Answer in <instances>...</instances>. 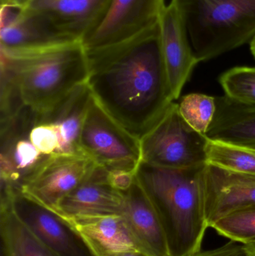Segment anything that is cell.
Listing matches in <instances>:
<instances>
[{
  "label": "cell",
  "mask_w": 255,
  "mask_h": 256,
  "mask_svg": "<svg viewBox=\"0 0 255 256\" xmlns=\"http://www.w3.org/2000/svg\"><path fill=\"white\" fill-rule=\"evenodd\" d=\"M87 85L100 106L139 140L174 102L160 22L118 44L87 51Z\"/></svg>",
  "instance_id": "1"
},
{
  "label": "cell",
  "mask_w": 255,
  "mask_h": 256,
  "mask_svg": "<svg viewBox=\"0 0 255 256\" xmlns=\"http://www.w3.org/2000/svg\"><path fill=\"white\" fill-rule=\"evenodd\" d=\"M155 166L142 162L136 178L154 206L171 256L201 251L208 227L205 208L204 170Z\"/></svg>",
  "instance_id": "2"
},
{
  "label": "cell",
  "mask_w": 255,
  "mask_h": 256,
  "mask_svg": "<svg viewBox=\"0 0 255 256\" xmlns=\"http://www.w3.org/2000/svg\"><path fill=\"white\" fill-rule=\"evenodd\" d=\"M0 70L23 104L43 114L86 84L88 57L80 40L35 49L0 48Z\"/></svg>",
  "instance_id": "3"
},
{
  "label": "cell",
  "mask_w": 255,
  "mask_h": 256,
  "mask_svg": "<svg viewBox=\"0 0 255 256\" xmlns=\"http://www.w3.org/2000/svg\"><path fill=\"white\" fill-rule=\"evenodd\" d=\"M196 58L212 60L255 37V0H172Z\"/></svg>",
  "instance_id": "4"
},
{
  "label": "cell",
  "mask_w": 255,
  "mask_h": 256,
  "mask_svg": "<svg viewBox=\"0 0 255 256\" xmlns=\"http://www.w3.org/2000/svg\"><path fill=\"white\" fill-rule=\"evenodd\" d=\"M208 138L190 127L170 105L160 121L140 140L142 162L155 166L187 168L206 165Z\"/></svg>",
  "instance_id": "5"
},
{
  "label": "cell",
  "mask_w": 255,
  "mask_h": 256,
  "mask_svg": "<svg viewBox=\"0 0 255 256\" xmlns=\"http://www.w3.org/2000/svg\"><path fill=\"white\" fill-rule=\"evenodd\" d=\"M81 152L107 172H136L142 162L140 140L110 116L93 98L79 138Z\"/></svg>",
  "instance_id": "6"
},
{
  "label": "cell",
  "mask_w": 255,
  "mask_h": 256,
  "mask_svg": "<svg viewBox=\"0 0 255 256\" xmlns=\"http://www.w3.org/2000/svg\"><path fill=\"white\" fill-rule=\"evenodd\" d=\"M37 114L24 106L0 121L1 192L20 190L24 182L49 156L40 153L30 140Z\"/></svg>",
  "instance_id": "7"
},
{
  "label": "cell",
  "mask_w": 255,
  "mask_h": 256,
  "mask_svg": "<svg viewBox=\"0 0 255 256\" xmlns=\"http://www.w3.org/2000/svg\"><path fill=\"white\" fill-rule=\"evenodd\" d=\"M166 0H109L98 25L82 40L88 50L118 44L155 26Z\"/></svg>",
  "instance_id": "8"
},
{
  "label": "cell",
  "mask_w": 255,
  "mask_h": 256,
  "mask_svg": "<svg viewBox=\"0 0 255 256\" xmlns=\"http://www.w3.org/2000/svg\"><path fill=\"white\" fill-rule=\"evenodd\" d=\"M96 167L83 153L51 155L24 182L19 191L55 210L60 202L89 177Z\"/></svg>",
  "instance_id": "9"
},
{
  "label": "cell",
  "mask_w": 255,
  "mask_h": 256,
  "mask_svg": "<svg viewBox=\"0 0 255 256\" xmlns=\"http://www.w3.org/2000/svg\"><path fill=\"white\" fill-rule=\"evenodd\" d=\"M8 198L16 216L59 256H95L78 232L55 210L19 190L1 192Z\"/></svg>",
  "instance_id": "10"
},
{
  "label": "cell",
  "mask_w": 255,
  "mask_h": 256,
  "mask_svg": "<svg viewBox=\"0 0 255 256\" xmlns=\"http://www.w3.org/2000/svg\"><path fill=\"white\" fill-rule=\"evenodd\" d=\"M203 183L209 228L229 214L255 206V176L207 164Z\"/></svg>",
  "instance_id": "11"
},
{
  "label": "cell",
  "mask_w": 255,
  "mask_h": 256,
  "mask_svg": "<svg viewBox=\"0 0 255 256\" xmlns=\"http://www.w3.org/2000/svg\"><path fill=\"white\" fill-rule=\"evenodd\" d=\"M74 42L79 40L64 34L38 12L27 7L1 6L0 48L35 49Z\"/></svg>",
  "instance_id": "12"
},
{
  "label": "cell",
  "mask_w": 255,
  "mask_h": 256,
  "mask_svg": "<svg viewBox=\"0 0 255 256\" xmlns=\"http://www.w3.org/2000/svg\"><path fill=\"white\" fill-rule=\"evenodd\" d=\"M124 192L108 180V172L96 167L91 176L66 196L55 212L66 220L122 215Z\"/></svg>",
  "instance_id": "13"
},
{
  "label": "cell",
  "mask_w": 255,
  "mask_h": 256,
  "mask_svg": "<svg viewBox=\"0 0 255 256\" xmlns=\"http://www.w3.org/2000/svg\"><path fill=\"white\" fill-rule=\"evenodd\" d=\"M162 52L174 100L181 92L199 63L187 30L173 3L166 6L160 20Z\"/></svg>",
  "instance_id": "14"
},
{
  "label": "cell",
  "mask_w": 255,
  "mask_h": 256,
  "mask_svg": "<svg viewBox=\"0 0 255 256\" xmlns=\"http://www.w3.org/2000/svg\"><path fill=\"white\" fill-rule=\"evenodd\" d=\"M66 220L82 236L95 256L130 252L149 256L121 215Z\"/></svg>",
  "instance_id": "15"
},
{
  "label": "cell",
  "mask_w": 255,
  "mask_h": 256,
  "mask_svg": "<svg viewBox=\"0 0 255 256\" xmlns=\"http://www.w3.org/2000/svg\"><path fill=\"white\" fill-rule=\"evenodd\" d=\"M109 0H31L28 8L41 14L58 30L83 40L101 20Z\"/></svg>",
  "instance_id": "16"
},
{
  "label": "cell",
  "mask_w": 255,
  "mask_h": 256,
  "mask_svg": "<svg viewBox=\"0 0 255 256\" xmlns=\"http://www.w3.org/2000/svg\"><path fill=\"white\" fill-rule=\"evenodd\" d=\"M91 99V91L87 84H84L76 87L49 110L37 115V121L49 124L56 131L59 142L56 154L82 153L79 138Z\"/></svg>",
  "instance_id": "17"
},
{
  "label": "cell",
  "mask_w": 255,
  "mask_h": 256,
  "mask_svg": "<svg viewBox=\"0 0 255 256\" xmlns=\"http://www.w3.org/2000/svg\"><path fill=\"white\" fill-rule=\"evenodd\" d=\"M124 194L121 216L151 256H171L158 214L137 178Z\"/></svg>",
  "instance_id": "18"
},
{
  "label": "cell",
  "mask_w": 255,
  "mask_h": 256,
  "mask_svg": "<svg viewBox=\"0 0 255 256\" xmlns=\"http://www.w3.org/2000/svg\"><path fill=\"white\" fill-rule=\"evenodd\" d=\"M215 116L206 134L210 140L255 149V108L226 96L216 97Z\"/></svg>",
  "instance_id": "19"
},
{
  "label": "cell",
  "mask_w": 255,
  "mask_h": 256,
  "mask_svg": "<svg viewBox=\"0 0 255 256\" xmlns=\"http://www.w3.org/2000/svg\"><path fill=\"white\" fill-rule=\"evenodd\" d=\"M0 232L4 256H59L16 216L8 198H1Z\"/></svg>",
  "instance_id": "20"
},
{
  "label": "cell",
  "mask_w": 255,
  "mask_h": 256,
  "mask_svg": "<svg viewBox=\"0 0 255 256\" xmlns=\"http://www.w3.org/2000/svg\"><path fill=\"white\" fill-rule=\"evenodd\" d=\"M207 162L230 171L255 176V149L208 138Z\"/></svg>",
  "instance_id": "21"
},
{
  "label": "cell",
  "mask_w": 255,
  "mask_h": 256,
  "mask_svg": "<svg viewBox=\"0 0 255 256\" xmlns=\"http://www.w3.org/2000/svg\"><path fill=\"white\" fill-rule=\"evenodd\" d=\"M178 106L186 122L195 130L206 136L215 116L216 97L192 93L184 96Z\"/></svg>",
  "instance_id": "22"
},
{
  "label": "cell",
  "mask_w": 255,
  "mask_h": 256,
  "mask_svg": "<svg viewBox=\"0 0 255 256\" xmlns=\"http://www.w3.org/2000/svg\"><path fill=\"white\" fill-rule=\"evenodd\" d=\"M211 228L233 242L243 244L255 243V206L223 216Z\"/></svg>",
  "instance_id": "23"
},
{
  "label": "cell",
  "mask_w": 255,
  "mask_h": 256,
  "mask_svg": "<svg viewBox=\"0 0 255 256\" xmlns=\"http://www.w3.org/2000/svg\"><path fill=\"white\" fill-rule=\"evenodd\" d=\"M219 81L225 96L255 108V67L240 66L229 69L220 76Z\"/></svg>",
  "instance_id": "24"
},
{
  "label": "cell",
  "mask_w": 255,
  "mask_h": 256,
  "mask_svg": "<svg viewBox=\"0 0 255 256\" xmlns=\"http://www.w3.org/2000/svg\"><path fill=\"white\" fill-rule=\"evenodd\" d=\"M29 137L36 148L43 155L51 156L56 154L59 142L56 131L52 126L40 122L37 118L30 131Z\"/></svg>",
  "instance_id": "25"
},
{
  "label": "cell",
  "mask_w": 255,
  "mask_h": 256,
  "mask_svg": "<svg viewBox=\"0 0 255 256\" xmlns=\"http://www.w3.org/2000/svg\"><path fill=\"white\" fill-rule=\"evenodd\" d=\"M191 256H250L243 244L231 240L229 243L208 251H199Z\"/></svg>",
  "instance_id": "26"
},
{
  "label": "cell",
  "mask_w": 255,
  "mask_h": 256,
  "mask_svg": "<svg viewBox=\"0 0 255 256\" xmlns=\"http://www.w3.org/2000/svg\"><path fill=\"white\" fill-rule=\"evenodd\" d=\"M136 178V172L115 170L108 172V180L109 184L117 190L126 192L130 189Z\"/></svg>",
  "instance_id": "27"
},
{
  "label": "cell",
  "mask_w": 255,
  "mask_h": 256,
  "mask_svg": "<svg viewBox=\"0 0 255 256\" xmlns=\"http://www.w3.org/2000/svg\"><path fill=\"white\" fill-rule=\"evenodd\" d=\"M1 6H12V7L23 8L28 6L31 0H0Z\"/></svg>",
  "instance_id": "28"
},
{
  "label": "cell",
  "mask_w": 255,
  "mask_h": 256,
  "mask_svg": "<svg viewBox=\"0 0 255 256\" xmlns=\"http://www.w3.org/2000/svg\"><path fill=\"white\" fill-rule=\"evenodd\" d=\"M250 256H255V243L244 244Z\"/></svg>",
  "instance_id": "29"
},
{
  "label": "cell",
  "mask_w": 255,
  "mask_h": 256,
  "mask_svg": "<svg viewBox=\"0 0 255 256\" xmlns=\"http://www.w3.org/2000/svg\"><path fill=\"white\" fill-rule=\"evenodd\" d=\"M117 256H150L146 254H140V252H130V254H121Z\"/></svg>",
  "instance_id": "30"
},
{
  "label": "cell",
  "mask_w": 255,
  "mask_h": 256,
  "mask_svg": "<svg viewBox=\"0 0 255 256\" xmlns=\"http://www.w3.org/2000/svg\"><path fill=\"white\" fill-rule=\"evenodd\" d=\"M250 50H251L252 54L255 58V37L250 42Z\"/></svg>",
  "instance_id": "31"
}]
</instances>
